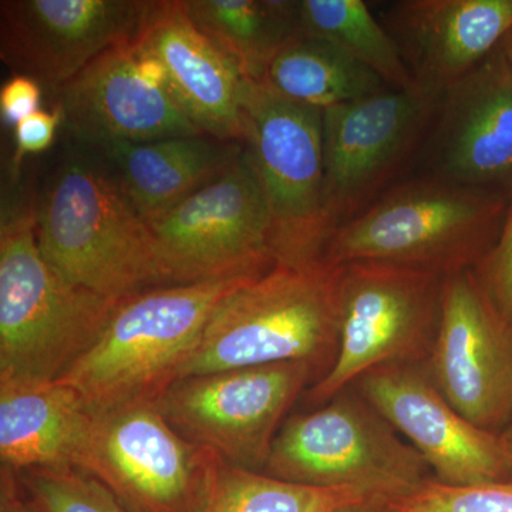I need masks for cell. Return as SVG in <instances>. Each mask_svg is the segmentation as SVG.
I'll list each match as a JSON object with an SVG mask.
<instances>
[{
	"label": "cell",
	"instance_id": "cell-27",
	"mask_svg": "<svg viewBox=\"0 0 512 512\" xmlns=\"http://www.w3.org/2000/svg\"><path fill=\"white\" fill-rule=\"evenodd\" d=\"M394 512H512V483L447 485L431 480L393 504Z\"/></svg>",
	"mask_w": 512,
	"mask_h": 512
},
{
	"label": "cell",
	"instance_id": "cell-30",
	"mask_svg": "<svg viewBox=\"0 0 512 512\" xmlns=\"http://www.w3.org/2000/svg\"><path fill=\"white\" fill-rule=\"evenodd\" d=\"M62 123L59 111L37 110L15 126L19 156L37 154L47 150L55 140L56 130Z\"/></svg>",
	"mask_w": 512,
	"mask_h": 512
},
{
	"label": "cell",
	"instance_id": "cell-22",
	"mask_svg": "<svg viewBox=\"0 0 512 512\" xmlns=\"http://www.w3.org/2000/svg\"><path fill=\"white\" fill-rule=\"evenodd\" d=\"M259 84L286 100L322 111L390 89L355 57L303 30L278 50Z\"/></svg>",
	"mask_w": 512,
	"mask_h": 512
},
{
	"label": "cell",
	"instance_id": "cell-13",
	"mask_svg": "<svg viewBox=\"0 0 512 512\" xmlns=\"http://www.w3.org/2000/svg\"><path fill=\"white\" fill-rule=\"evenodd\" d=\"M424 365L466 419L490 433L504 429L512 414V326L474 269L444 278L439 330Z\"/></svg>",
	"mask_w": 512,
	"mask_h": 512
},
{
	"label": "cell",
	"instance_id": "cell-29",
	"mask_svg": "<svg viewBox=\"0 0 512 512\" xmlns=\"http://www.w3.org/2000/svg\"><path fill=\"white\" fill-rule=\"evenodd\" d=\"M42 86L26 76H15L0 90V109L3 119L18 124L39 110Z\"/></svg>",
	"mask_w": 512,
	"mask_h": 512
},
{
	"label": "cell",
	"instance_id": "cell-2",
	"mask_svg": "<svg viewBox=\"0 0 512 512\" xmlns=\"http://www.w3.org/2000/svg\"><path fill=\"white\" fill-rule=\"evenodd\" d=\"M511 198L413 174L340 225L322 261L376 262L447 276L476 269L500 237Z\"/></svg>",
	"mask_w": 512,
	"mask_h": 512
},
{
	"label": "cell",
	"instance_id": "cell-14",
	"mask_svg": "<svg viewBox=\"0 0 512 512\" xmlns=\"http://www.w3.org/2000/svg\"><path fill=\"white\" fill-rule=\"evenodd\" d=\"M413 174L512 198V67L501 47L441 94Z\"/></svg>",
	"mask_w": 512,
	"mask_h": 512
},
{
	"label": "cell",
	"instance_id": "cell-23",
	"mask_svg": "<svg viewBox=\"0 0 512 512\" xmlns=\"http://www.w3.org/2000/svg\"><path fill=\"white\" fill-rule=\"evenodd\" d=\"M369 504L392 503L360 488L281 480L211 453L194 512H339Z\"/></svg>",
	"mask_w": 512,
	"mask_h": 512
},
{
	"label": "cell",
	"instance_id": "cell-31",
	"mask_svg": "<svg viewBox=\"0 0 512 512\" xmlns=\"http://www.w3.org/2000/svg\"><path fill=\"white\" fill-rule=\"evenodd\" d=\"M0 512H39L23 490L18 473L0 466Z\"/></svg>",
	"mask_w": 512,
	"mask_h": 512
},
{
	"label": "cell",
	"instance_id": "cell-21",
	"mask_svg": "<svg viewBox=\"0 0 512 512\" xmlns=\"http://www.w3.org/2000/svg\"><path fill=\"white\" fill-rule=\"evenodd\" d=\"M92 420L80 394L62 383H0V461L19 471L73 466Z\"/></svg>",
	"mask_w": 512,
	"mask_h": 512
},
{
	"label": "cell",
	"instance_id": "cell-18",
	"mask_svg": "<svg viewBox=\"0 0 512 512\" xmlns=\"http://www.w3.org/2000/svg\"><path fill=\"white\" fill-rule=\"evenodd\" d=\"M414 87L441 97L501 46L512 0H402L382 16Z\"/></svg>",
	"mask_w": 512,
	"mask_h": 512
},
{
	"label": "cell",
	"instance_id": "cell-19",
	"mask_svg": "<svg viewBox=\"0 0 512 512\" xmlns=\"http://www.w3.org/2000/svg\"><path fill=\"white\" fill-rule=\"evenodd\" d=\"M136 39L163 63L175 99L205 136L244 144L251 80L198 29L185 0L147 2Z\"/></svg>",
	"mask_w": 512,
	"mask_h": 512
},
{
	"label": "cell",
	"instance_id": "cell-17",
	"mask_svg": "<svg viewBox=\"0 0 512 512\" xmlns=\"http://www.w3.org/2000/svg\"><path fill=\"white\" fill-rule=\"evenodd\" d=\"M56 96L63 123L90 148L205 136L170 87L147 76L136 37L97 57Z\"/></svg>",
	"mask_w": 512,
	"mask_h": 512
},
{
	"label": "cell",
	"instance_id": "cell-1",
	"mask_svg": "<svg viewBox=\"0 0 512 512\" xmlns=\"http://www.w3.org/2000/svg\"><path fill=\"white\" fill-rule=\"evenodd\" d=\"M33 215L43 258L70 284L116 301L171 285L153 232L103 161L67 157Z\"/></svg>",
	"mask_w": 512,
	"mask_h": 512
},
{
	"label": "cell",
	"instance_id": "cell-5",
	"mask_svg": "<svg viewBox=\"0 0 512 512\" xmlns=\"http://www.w3.org/2000/svg\"><path fill=\"white\" fill-rule=\"evenodd\" d=\"M57 274L37 245L33 210L0 231V383L56 382L87 352L116 308Z\"/></svg>",
	"mask_w": 512,
	"mask_h": 512
},
{
	"label": "cell",
	"instance_id": "cell-16",
	"mask_svg": "<svg viewBox=\"0 0 512 512\" xmlns=\"http://www.w3.org/2000/svg\"><path fill=\"white\" fill-rule=\"evenodd\" d=\"M147 2L6 0L0 57L16 76L57 92L84 67L137 36Z\"/></svg>",
	"mask_w": 512,
	"mask_h": 512
},
{
	"label": "cell",
	"instance_id": "cell-10",
	"mask_svg": "<svg viewBox=\"0 0 512 512\" xmlns=\"http://www.w3.org/2000/svg\"><path fill=\"white\" fill-rule=\"evenodd\" d=\"M439 100L419 87L384 89L323 111L325 208L332 234L412 175Z\"/></svg>",
	"mask_w": 512,
	"mask_h": 512
},
{
	"label": "cell",
	"instance_id": "cell-3",
	"mask_svg": "<svg viewBox=\"0 0 512 512\" xmlns=\"http://www.w3.org/2000/svg\"><path fill=\"white\" fill-rule=\"evenodd\" d=\"M340 276L342 266L323 261L275 265L239 286L212 313L180 379L288 362L325 376L338 353Z\"/></svg>",
	"mask_w": 512,
	"mask_h": 512
},
{
	"label": "cell",
	"instance_id": "cell-12",
	"mask_svg": "<svg viewBox=\"0 0 512 512\" xmlns=\"http://www.w3.org/2000/svg\"><path fill=\"white\" fill-rule=\"evenodd\" d=\"M210 456L168 424L156 400H141L92 413L73 467L128 512H194Z\"/></svg>",
	"mask_w": 512,
	"mask_h": 512
},
{
	"label": "cell",
	"instance_id": "cell-33",
	"mask_svg": "<svg viewBox=\"0 0 512 512\" xmlns=\"http://www.w3.org/2000/svg\"><path fill=\"white\" fill-rule=\"evenodd\" d=\"M339 512H394L393 504H369L360 507L348 508Z\"/></svg>",
	"mask_w": 512,
	"mask_h": 512
},
{
	"label": "cell",
	"instance_id": "cell-34",
	"mask_svg": "<svg viewBox=\"0 0 512 512\" xmlns=\"http://www.w3.org/2000/svg\"><path fill=\"white\" fill-rule=\"evenodd\" d=\"M500 47L501 50H503L505 59H507V62L510 63V66L512 67V29L510 30V33L505 36Z\"/></svg>",
	"mask_w": 512,
	"mask_h": 512
},
{
	"label": "cell",
	"instance_id": "cell-25",
	"mask_svg": "<svg viewBox=\"0 0 512 512\" xmlns=\"http://www.w3.org/2000/svg\"><path fill=\"white\" fill-rule=\"evenodd\" d=\"M301 30L322 37L375 72L390 89L414 87L399 47L363 0H301Z\"/></svg>",
	"mask_w": 512,
	"mask_h": 512
},
{
	"label": "cell",
	"instance_id": "cell-24",
	"mask_svg": "<svg viewBox=\"0 0 512 512\" xmlns=\"http://www.w3.org/2000/svg\"><path fill=\"white\" fill-rule=\"evenodd\" d=\"M185 6L198 29L254 83L261 82L278 50L301 30L299 2L185 0Z\"/></svg>",
	"mask_w": 512,
	"mask_h": 512
},
{
	"label": "cell",
	"instance_id": "cell-6",
	"mask_svg": "<svg viewBox=\"0 0 512 512\" xmlns=\"http://www.w3.org/2000/svg\"><path fill=\"white\" fill-rule=\"evenodd\" d=\"M264 473L313 487L360 488L392 504L434 478L423 457L353 386L289 417Z\"/></svg>",
	"mask_w": 512,
	"mask_h": 512
},
{
	"label": "cell",
	"instance_id": "cell-8",
	"mask_svg": "<svg viewBox=\"0 0 512 512\" xmlns=\"http://www.w3.org/2000/svg\"><path fill=\"white\" fill-rule=\"evenodd\" d=\"M244 146L272 218L275 265L322 261L332 231L325 208L323 111L248 82Z\"/></svg>",
	"mask_w": 512,
	"mask_h": 512
},
{
	"label": "cell",
	"instance_id": "cell-20",
	"mask_svg": "<svg viewBox=\"0 0 512 512\" xmlns=\"http://www.w3.org/2000/svg\"><path fill=\"white\" fill-rule=\"evenodd\" d=\"M147 224L220 177L244 144L211 136L116 141L93 148Z\"/></svg>",
	"mask_w": 512,
	"mask_h": 512
},
{
	"label": "cell",
	"instance_id": "cell-4",
	"mask_svg": "<svg viewBox=\"0 0 512 512\" xmlns=\"http://www.w3.org/2000/svg\"><path fill=\"white\" fill-rule=\"evenodd\" d=\"M251 279L158 286L120 299L92 348L56 382L92 413L156 400L183 375L217 306Z\"/></svg>",
	"mask_w": 512,
	"mask_h": 512
},
{
	"label": "cell",
	"instance_id": "cell-15",
	"mask_svg": "<svg viewBox=\"0 0 512 512\" xmlns=\"http://www.w3.org/2000/svg\"><path fill=\"white\" fill-rule=\"evenodd\" d=\"M353 387L423 457L439 483L476 485L507 478L498 434L480 429L451 406L424 363L377 367Z\"/></svg>",
	"mask_w": 512,
	"mask_h": 512
},
{
	"label": "cell",
	"instance_id": "cell-26",
	"mask_svg": "<svg viewBox=\"0 0 512 512\" xmlns=\"http://www.w3.org/2000/svg\"><path fill=\"white\" fill-rule=\"evenodd\" d=\"M18 477L39 512H128L100 481L77 467L32 468Z\"/></svg>",
	"mask_w": 512,
	"mask_h": 512
},
{
	"label": "cell",
	"instance_id": "cell-7",
	"mask_svg": "<svg viewBox=\"0 0 512 512\" xmlns=\"http://www.w3.org/2000/svg\"><path fill=\"white\" fill-rule=\"evenodd\" d=\"M444 278L406 266H342L335 363L302 400L316 407L393 363H426L439 330Z\"/></svg>",
	"mask_w": 512,
	"mask_h": 512
},
{
	"label": "cell",
	"instance_id": "cell-11",
	"mask_svg": "<svg viewBox=\"0 0 512 512\" xmlns=\"http://www.w3.org/2000/svg\"><path fill=\"white\" fill-rule=\"evenodd\" d=\"M171 285L274 268L272 218L247 148L220 177L148 224Z\"/></svg>",
	"mask_w": 512,
	"mask_h": 512
},
{
	"label": "cell",
	"instance_id": "cell-28",
	"mask_svg": "<svg viewBox=\"0 0 512 512\" xmlns=\"http://www.w3.org/2000/svg\"><path fill=\"white\" fill-rule=\"evenodd\" d=\"M474 274L494 308L512 326V198L500 237Z\"/></svg>",
	"mask_w": 512,
	"mask_h": 512
},
{
	"label": "cell",
	"instance_id": "cell-9",
	"mask_svg": "<svg viewBox=\"0 0 512 512\" xmlns=\"http://www.w3.org/2000/svg\"><path fill=\"white\" fill-rule=\"evenodd\" d=\"M320 377L303 362L222 370L177 380L156 403L194 446L232 466L264 471L286 416Z\"/></svg>",
	"mask_w": 512,
	"mask_h": 512
},
{
	"label": "cell",
	"instance_id": "cell-32",
	"mask_svg": "<svg viewBox=\"0 0 512 512\" xmlns=\"http://www.w3.org/2000/svg\"><path fill=\"white\" fill-rule=\"evenodd\" d=\"M498 439H500L501 447H503L505 468H507L505 481L512 483V414L504 429L498 433Z\"/></svg>",
	"mask_w": 512,
	"mask_h": 512
}]
</instances>
